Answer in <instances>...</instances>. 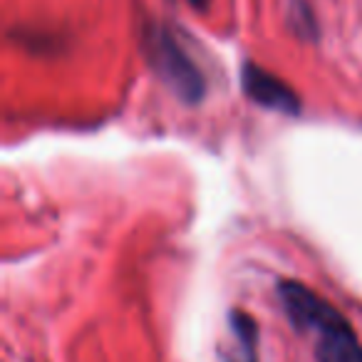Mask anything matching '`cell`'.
<instances>
[{
    "instance_id": "obj_1",
    "label": "cell",
    "mask_w": 362,
    "mask_h": 362,
    "mask_svg": "<svg viewBox=\"0 0 362 362\" xmlns=\"http://www.w3.org/2000/svg\"><path fill=\"white\" fill-rule=\"evenodd\" d=\"M278 298L293 325L317 335V362H362V345L350 322L325 298L298 281L278 283Z\"/></svg>"
},
{
    "instance_id": "obj_2",
    "label": "cell",
    "mask_w": 362,
    "mask_h": 362,
    "mask_svg": "<svg viewBox=\"0 0 362 362\" xmlns=\"http://www.w3.org/2000/svg\"><path fill=\"white\" fill-rule=\"evenodd\" d=\"M146 55H149V65L154 67L159 80L174 92L176 100L187 105H197L204 100V92H206L204 75L166 28H154V33L146 35Z\"/></svg>"
},
{
    "instance_id": "obj_3",
    "label": "cell",
    "mask_w": 362,
    "mask_h": 362,
    "mask_svg": "<svg viewBox=\"0 0 362 362\" xmlns=\"http://www.w3.org/2000/svg\"><path fill=\"white\" fill-rule=\"evenodd\" d=\"M241 85L243 92L256 105L266 107V110L283 112V115H291V117L300 115V100L291 90V85L283 82L281 77L271 75L268 70H263V67L246 62L241 70Z\"/></svg>"
},
{
    "instance_id": "obj_4",
    "label": "cell",
    "mask_w": 362,
    "mask_h": 362,
    "mask_svg": "<svg viewBox=\"0 0 362 362\" xmlns=\"http://www.w3.org/2000/svg\"><path fill=\"white\" fill-rule=\"evenodd\" d=\"M231 327L238 345V355L231 362H256V322L246 313H231Z\"/></svg>"
},
{
    "instance_id": "obj_5",
    "label": "cell",
    "mask_w": 362,
    "mask_h": 362,
    "mask_svg": "<svg viewBox=\"0 0 362 362\" xmlns=\"http://www.w3.org/2000/svg\"><path fill=\"white\" fill-rule=\"evenodd\" d=\"M189 3H192L194 8H206V3H209V0H189Z\"/></svg>"
}]
</instances>
